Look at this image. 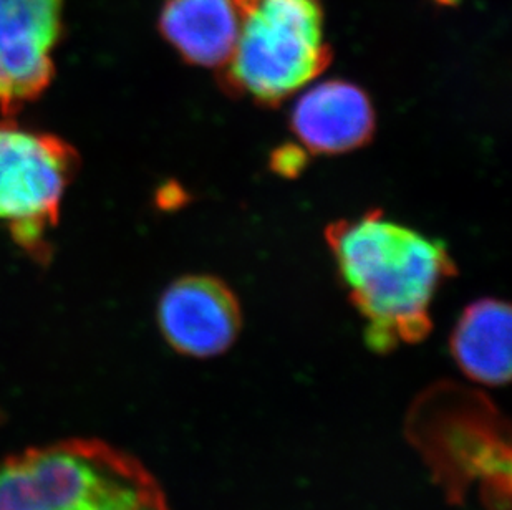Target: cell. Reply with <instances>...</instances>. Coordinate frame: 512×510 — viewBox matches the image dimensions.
<instances>
[{
    "mask_svg": "<svg viewBox=\"0 0 512 510\" xmlns=\"http://www.w3.org/2000/svg\"><path fill=\"white\" fill-rule=\"evenodd\" d=\"M327 244L353 305L367 320V343L388 352L431 332L430 308L456 274L443 242L388 221L380 211L327 227Z\"/></svg>",
    "mask_w": 512,
    "mask_h": 510,
    "instance_id": "cell-1",
    "label": "cell"
},
{
    "mask_svg": "<svg viewBox=\"0 0 512 510\" xmlns=\"http://www.w3.org/2000/svg\"><path fill=\"white\" fill-rule=\"evenodd\" d=\"M0 510H170L153 474L97 439H70L0 461Z\"/></svg>",
    "mask_w": 512,
    "mask_h": 510,
    "instance_id": "cell-2",
    "label": "cell"
},
{
    "mask_svg": "<svg viewBox=\"0 0 512 510\" xmlns=\"http://www.w3.org/2000/svg\"><path fill=\"white\" fill-rule=\"evenodd\" d=\"M239 14L236 49L224 87L261 105H279L329 67L324 17L312 0H232Z\"/></svg>",
    "mask_w": 512,
    "mask_h": 510,
    "instance_id": "cell-3",
    "label": "cell"
},
{
    "mask_svg": "<svg viewBox=\"0 0 512 510\" xmlns=\"http://www.w3.org/2000/svg\"><path fill=\"white\" fill-rule=\"evenodd\" d=\"M77 153L58 136L0 120V221L30 254L45 255V232L57 226L60 203L77 169Z\"/></svg>",
    "mask_w": 512,
    "mask_h": 510,
    "instance_id": "cell-4",
    "label": "cell"
},
{
    "mask_svg": "<svg viewBox=\"0 0 512 510\" xmlns=\"http://www.w3.org/2000/svg\"><path fill=\"white\" fill-rule=\"evenodd\" d=\"M63 0H0V113L14 116L54 78Z\"/></svg>",
    "mask_w": 512,
    "mask_h": 510,
    "instance_id": "cell-5",
    "label": "cell"
},
{
    "mask_svg": "<svg viewBox=\"0 0 512 510\" xmlns=\"http://www.w3.org/2000/svg\"><path fill=\"white\" fill-rule=\"evenodd\" d=\"M158 325L176 352L193 358L216 357L241 332V305L223 280L189 275L165 290L158 304Z\"/></svg>",
    "mask_w": 512,
    "mask_h": 510,
    "instance_id": "cell-6",
    "label": "cell"
},
{
    "mask_svg": "<svg viewBox=\"0 0 512 510\" xmlns=\"http://www.w3.org/2000/svg\"><path fill=\"white\" fill-rule=\"evenodd\" d=\"M290 126L302 148L342 154L367 145L375 131V111L362 88L330 80L309 88L295 103Z\"/></svg>",
    "mask_w": 512,
    "mask_h": 510,
    "instance_id": "cell-7",
    "label": "cell"
},
{
    "mask_svg": "<svg viewBox=\"0 0 512 510\" xmlns=\"http://www.w3.org/2000/svg\"><path fill=\"white\" fill-rule=\"evenodd\" d=\"M160 30L186 62L223 70L239 35V14L232 0H166Z\"/></svg>",
    "mask_w": 512,
    "mask_h": 510,
    "instance_id": "cell-8",
    "label": "cell"
},
{
    "mask_svg": "<svg viewBox=\"0 0 512 510\" xmlns=\"http://www.w3.org/2000/svg\"><path fill=\"white\" fill-rule=\"evenodd\" d=\"M511 307L481 299L469 305L451 335V353L464 375L481 385L503 386L511 378Z\"/></svg>",
    "mask_w": 512,
    "mask_h": 510,
    "instance_id": "cell-9",
    "label": "cell"
},
{
    "mask_svg": "<svg viewBox=\"0 0 512 510\" xmlns=\"http://www.w3.org/2000/svg\"><path fill=\"white\" fill-rule=\"evenodd\" d=\"M305 163H307V158H305L302 146H281L272 153V169L287 178L302 173Z\"/></svg>",
    "mask_w": 512,
    "mask_h": 510,
    "instance_id": "cell-10",
    "label": "cell"
},
{
    "mask_svg": "<svg viewBox=\"0 0 512 510\" xmlns=\"http://www.w3.org/2000/svg\"><path fill=\"white\" fill-rule=\"evenodd\" d=\"M440 5H455L459 0H435Z\"/></svg>",
    "mask_w": 512,
    "mask_h": 510,
    "instance_id": "cell-11",
    "label": "cell"
}]
</instances>
